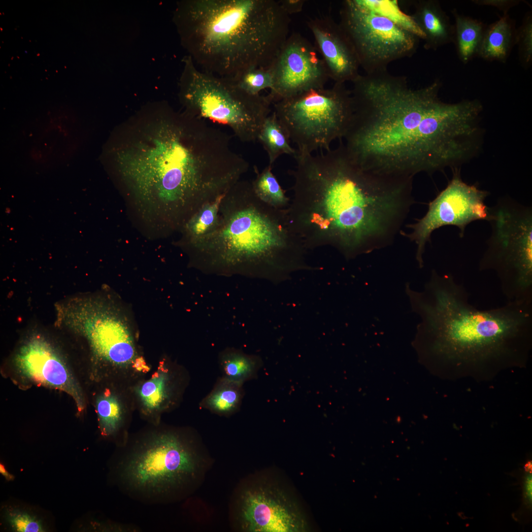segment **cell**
<instances>
[{"mask_svg":"<svg viewBox=\"0 0 532 532\" xmlns=\"http://www.w3.org/2000/svg\"><path fill=\"white\" fill-rule=\"evenodd\" d=\"M279 3L284 11L288 15L296 14L302 11L304 0H281Z\"/></svg>","mask_w":532,"mask_h":532,"instance_id":"33","label":"cell"},{"mask_svg":"<svg viewBox=\"0 0 532 532\" xmlns=\"http://www.w3.org/2000/svg\"><path fill=\"white\" fill-rule=\"evenodd\" d=\"M352 82L353 112L344 144L364 170L413 178L456 168L468 157L474 128L468 106L442 101L439 80L414 89L406 77L386 70Z\"/></svg>","mask_w":532,"mask_h":532,"instance_id":"1","label":"cell"},{"mask_svg":"<svg viewBox=\"0 0 532 532\" xmlns=\"http://www.w3.org/2000/svg\"><path fill=\"white\" fill-rule=\"evenodd\" d=\"M199 467L189 441L177 433L151 435L120 454L116 466L120 489L136 500L161 504L191 482Z\"/></svg>","mask_w":532,"mask_h":532,"instance_id":"7","label":"cell"},{"mask_svg":"<svg viewBox=\"0 0 532 532\" xmlns=\"http://www.w3.org/2000/svg\"><path fill=\"white\" fill-rule=\"evenodd\" d=\"M492 233L479 263L494 271L507 301L532 300V208L510 198L490 207Z\"/></svg>","mask_w":532,"mask_h":532,"instance_id":"9","label":"cell"},{"mask_svg":"<svg viewBox=\"0 0 532 532\" xmlns=\"http://www.w3.org/2000/svg\"><path fill=\"white\" fill-rule=\"evenodd\" d=\"M414 7L411 17L425 35L426 49L435 50L454 41V26L438 1L418 0Z\"/></svg>","mask_w":532,"mask_h":532,"instance_id":"18","label":"cell"},{"mask_svg":"<svg viewBox=\"0 0 532 532\" xmlns=\"http://www.w3.org/2000/svg\"><path fill=\"white\" fill-rule=\"evenodd\" d=\"M315 46L335 83L352 82L359 75V63L354 48L339 23L329 16L307 21Z\"/></svg>","mask_w":532,"mask_h":532,"instance_id":"16","label":"cell"},{"mask_svg":"<svg viewBox=\"0 0 532 532\" xmlns=\"http://www.w3.org/2000/svg\"><path fill=\"white\" fill-rule=\"evenodd\" d=\"M241 517L245 529L254 532H295L304 523L292 503L278 490L260 487L247 491Z\"/></svg>","mask_w":532,"mask_h":532,"instance_id":"15","label":"cell"},{"mask_svg":"<svg viewBox=\"0 0 532 532\" xmlns=\"http://www.w3.org/2000/svg\"><path fill=\"white\" fill-rule=\"evenodd\" d=\"M527 474L524 484V495L526 499V502L529 505L532 504V464L529 463L525 466Z\"/></svg>","mask_w":532,"mask_h":532,"instance_id":"34","label":"cell"},{"mask_svg":"<svg viewBox=\"0 0 532 532\" xmlns=\"http://www.w3.org/2000/svg\"><path fill=\"white\" fill-rule=\"evenodd\" d=\"M489 195L488 192L465 183L455 169L447 186L429 203L426 214L407 226L411 233L405 235L417 245L416 259L420 268L424 266L425 246L434 231L445 226H456L463 238L471 222L489 221L490 207L485 203Z\"/></svg>","mask_w":532,"mask_h":532,"instance_id":"12","label":"cell"},{"mask_svg":"<svg viewBox=\"0 0 532 532\" xmlns=\"http://www.w3.org/2000/svg\"><path fill=\"white\" fill-rule=\"evenodd\" d=\"M270 68L273 85L267 96L272 103L324 87L329 79L315 45L298 33L288 36Z\"/></svg>","mask_w":532,"mask_h":532,"instance_id":"13","label":"cell"},{"mask_svg":"<svg viewBox=\"0 0 532 532\" xmlns=\"http://www.w3.org/2000/svg\"><path fill=\"white\" fill-rule=\"evenodd\" d=\"M273 105L277 118L300 153L330 149L333 140L343 138L353 112L351 91L345 83L311 89Z\"/></svg>","mask_w":532,"mask_h":532,"instance_id":"10","label":"cell"},{"mask_svg":"<svg viewBox=\"0 0 532 532\" xmlns=\"http://www.w3.org/2000/svg\"><path fill=\"white\" fill-rule=\"evenodd\" d=\"M7 519L13 529L17 532H44L40 522L27 513L10 511L7 514Z\"/></svg>","mask_w":532,"mask_h":532,"instance_id":"31","label":"cell"},{"mask_svg":"<svg viewBox=\"0 0 532 532\" xmlns=\"http://www.w3.org/2000/svg\"><path fill=\"white\" fill-rule=\"evenodd\" d=\"M0 472L7 480H11L13 479L14 476L8 472L4 466L1 464L0 465Z\"/></svg>","mask_w":532,"mask_h":532,"instance_id":"35","label":"cell"},{"mask_svg":"<svg viewBox=\"0 0 532 532\" xmlns=\"http://www.w3.org/2000/svg\"><path fill=\"white\" fill-rule=\"evenodd\" d=\"M97 411L101 433L114 435L123 425V414L121 402L117 397L107 391L97 399Z\"/></svg>","mask_w":532,"mask_h":532,"instance_id":"26","label":"cell"},{"mask_svg":"<svg viewBox=\"0 0 532 532\" xmlns=\"http://www.w3.org/2000/svg\"><path fill=\"white\" fill-rule=\"evenodd\" d=\"M173 22L196 65L233 79L251 68L270 67L290 19L274 0H182Z\"/></svg>","mask_w":532,"mask_h":532,"instance_id":"6","label":"cell"},{"mask_svg":"<svg viewBox=\"0 0 532 532\" xmlns=\"http://www.w3.org/2000/svg\"><path fill=\"white\" fill-rule=\"evenodd\" d=\"M179 81V98L185 111L231 128L242 142L258 137L272 103L267 96L252 95L230 78L200 70L185 56Z\"/></svg>","mask_w":532,"mask_h":532,"instance_id":"8","label":"cell"},{"mask_svg":"<svg viewBox=\"0 0 532 532\" xmlns=\"http://www.w3.org/2000/svg\"><path fill=\"white\" fill-rule=\"evenodd\" d=\"M455 19L454 40L459 57L464 64L477 55L485 30L481 22L452 11Z\"/></svg>","mask_w":532,"mask_h":532,"instance_id":"21","label":"cell"},{"mask_svg":"<svg viewBox=\"0 0 532 532\" xmlns=\"http://www.w3.org/2000/svg\"><path fill=\"white\" fill-rule=\"evenodd\" d=\"M516 32L507 14L485 29L477 53L488 61H506L515 44Z\"/></svg>","mask_w":532,"mask_h":532,"instance_id":"19","label":"cell"},{"mask_svg":"<svg viewBox=\"0 0 532 532\" xmlns=\"http://www.w3.org/2000/svg\"><path fill=\"white\" fill-rule=\"evenodd\" d=\"M180 245L208 272L280 281L296 271L311 269L304 260L307 249L287 209L263 201L248 181L239 180L225 194L213 231Z\"/></svg>","mask_w":532,"mask_h":532,"instance_id":"5","label":"cell"},{"mask_svg":"<svg viewBox=\"0 0 532 532\" xmlns=\"http://www.w3.org/2000/svg\"><path fill=\"white\" fill-rule=\"evenodd\" d=\"M421 322L415 342L425 360L455 369L501 367L528 360L532 344V300L481 310L450 273L432 271L424 290L406 285Z\"/></svg>","mask_w":532,"mask_h":532,"instance_id":"4","label":"cell"},{"mask_svg":"<svg viewBox=\"0 0 532 532\" xmlns=\"http://www.w3.org/2000/svg\"><path fill=\"white\" fill-rule=\"evenodd\" d=\"M252 183L255 194L263 201L276 208L288 209V198L273 174L272 166L268 165L261 172H257Z\"/></svg>","mask_w":532,"mask_h":532,"instance_id":"27","label":"cell"},{"mask_svg":"<svg viewBox=\"0 0 532 532\" xmlns=\"http://www.w3.org/2000/svg\"><path fill=\"white\" fill-rule=\"evenodd\" d=\"M473 2L480 5L492 6L503 10L504 14L512 7L518 4L519 0H475Z\"/></svg>","mask_w":532,"mask_h":532,"instance_id":"32","label":"cell"},{"mask_svg":"<svg viewBox=\"0 0 532 532\" xmlns=\"http://www.w3.org/2000/svg\"><path fill=\"white\" fill-rule=\"evenodd\" d=\"M339 15V24L367 74L386 71L391 63L411 57L417 50V36L360 0H344Z\"/></svg>","mask_w":532,"mask_h":532,"instance_id":"11","label":"cell"},{"mask_svg":"<svg viewBox=\"0 0 532 532\" xmlns=\"http://www.w3.org/2000/svg\"><path fill=\"white\" fill-rule=\"evenodd\" d=\"M290 140L288 132L273 111L265 120L258 137L267 153L269 165L272 166L282 155L294 157L297 155L298 151L292 147Z\"/></svg>","mask_w":532,"mask_h":532,"instance_id":"22","label":"cell"},{"mask_svg":"<svg viewBox=\"0 0 532 532\" xmlns=\"http://www.w3.org/2000/svg\"><path fill=\"white\" fill-rule=\"evenodd\" d=\"M171 382L168 370L159 369L138 388L137 394L144 409L148 412L160 410L169 402Z\"/></svg>","mask_w":532,"mask_h":532,"instance_id":"24","label":"cell"},{"mask_svg":"<svg viewBox=\"0 0 532 532\" xmlns=\"http://www.w3.org/2000/svg\"><path fill=\"white\" fill-rule=\"evenodd\" d=\"M16 363L22 373L29 378L72 395L81 407L79 395L67 367L44 339L38 337L31 339L18 353Z\"/></svg>","mask_w":532,"mask_h":532,"instance_id":"17","label":"cell"},{"mask_svg":"<svg viewBox=\"0 0 532 532\" xmlns=\"http://www.w3.org/2000/svg\"><path fill=\"white\" fill-rule=\"evenodd\" d=\"M515 44L519 46V56L523 64L530 65L532 61V20L530 14L525 18L516 32Z\"/></svg>","mask_w":532,"mask_h":532,"instance_id":"30","label":"cell"},{"mask_svg":"<svg viewBox=\"0 0 532 532\" xmlns=\"http://www.w3.org/2000/svg\"><path fill=\"white\" fill-rule=\"evenodd\" d=\"M224 195L205 204L185 223L180 231L182 236L179 244L199 238L214 230L218 222L219 207Z\"/></svg>","mask_w":532,"mask_h":532,"instance_id":"25","label":"cell"},{"mask_svg":"<svg viewBox=\"0 0 532 532\" xmlns=\"http://www.w3.org/2000/svg\"><path fill=\"white\" fill-rule=\"evenodd\" d=\"M295 158L287 211L306 249L330 246L350 259L391 243L414 202L412 178L364 170L341 141L324 153Z\"/></svg>","mask_w":532,"mask_h":532,"instance_id":"3","label":"cell"},{"mask_svg":"<svg viewBox=\"0 0 532 532\" xmlns=\"http://www.w3.org/2000/svg\"><path fill=\"white\" fill-rule=\"evenodd\" d=\"M90 302H74L60 310L61 319L89 340L101 358L117 366L132 362L134 356L128 332L109 312Z\"/></svg>","mask_w":532,"mask_h":532,"instance_id":"14","label":"cell"},{"mask_svg":"<svg viewBox=\"0 0 532 532\" xmlns=\"http://www.w3.org/2000/svg\"><path fill=\"white\" fill-rule=\"evenodd\" d=\"M219 364L222 377L244 384L256 377L263 364L258 356L229 349L221 354Z\"/></svg>","mask_w":532,"mask_h":532,"instance_id":"23","label":"cell"},{"mask_svg":"<svg viewBox=\"0 0 532 532\" xmlns=\"http://www.w3.org/2000/svg\"><path fill=\"white\" fill-rule=\"evenodd\" d=\"M240 89L252 95H257L265 89H271L273 75L270 68H251L231 79Z\"/></svg>","mask_w":532,"mask_h":532,"instance_id":"29","label":"cell"},{"mask_svg":"<svg viewBox=\"0 0 532 532\" xmlns=\"http://www.w3.org/2000/svg\"><path fill=\"white\" fill-rule=\"evenodd\" d=\"M243 384L220 377L203 399L201 406L212 413L228 416L238 410L244 395Z\"/></svg>","mask_w":532,"mask_h":532,"instance_id":"20","label":"cell"},{"mask_svg":"<svg viewBox=\"0 0 532 532\" xmlns=\"http://www.w3.org/2000/svg\"><path fill=\"white\" fill-rule=\"evenodd\" d=\"M373 11L388 18L399 27L424 39L425 35L411 16L403 13L396 0H360Z\"/></svg>","mask_w":532,"mask_h":532,"instance_id":"28","label":"cell"},{"mask_svg":"<svg viewBox=\"0 0 532 532\" xmlns=\"http://www.w3.org/2000/svg\"><path fill=\"white\" fill-rule=\"evenodd\" d=\"M120 148V175L140 213L173 232L240 178L230 137L205 120L165 107L161 119Z\"/></svg>","mask_w":532,"mask_h":532,"instance_id":"2","label":"cell"}]
</instances>
